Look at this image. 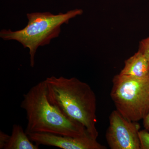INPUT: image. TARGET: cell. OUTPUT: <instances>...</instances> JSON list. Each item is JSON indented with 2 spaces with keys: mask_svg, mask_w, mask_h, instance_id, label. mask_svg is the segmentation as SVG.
<instances>
[{
  "mask_svg": "<svg viewBox=\"0 0 149 149\" xmlns=\"http://www.w3.org/2000/svg\"><path fill=\"white\" fill-rule=\"evenodd\" d=\"M45 81L49 101L67 117L83 125L97 139V98L91 86L74 77L52 76Z\"/></svg>",
  "mask_w": 149,
  "mask_h": 149,
  "instance_id": "cell-1",
  "label": "cell"
},
{
  "mask_svg": "<svg viewBox=\"0 0 149 149\" xmlns=\"http://www.w3.org/2000/svg\"><path fill=\"white\" fill-rule=\"evenodd\" d=\"M23 97L20 107L26 111L25 131L27 135L47 133L72 137L90 135L83 125L67 117L49 101L45 80L32 87Z\"/></svg>",
  "mask_w": 149,
  "mask_h": 149,
  "instance_id": "cell-2",
  "label": "cell"
},
{
  "mask_svg": "<svg viewBox=\"0 0 149 149\" xmlns=\"http://www.w3.org/2000/svg\"><path fill=\"white\" fill-rule=\"evenodd\" d=\"M83 13V10L80 9L57 15L49 12L27 13L28 21L26 27L15 31L10 29H3L0 32V37L5 41L15 40L24 48H28L30 66L34 67L35 54L38 48L49 45L51 40L58 37L61 25L68 24L71 19Z\"/></svg>",
  "mask_w": 149,
  "mask_h": 149,
  "instance_id": "cell-3",
  "label": "cell"
},
{
  "mask_svg": "<svg viewBox=\"0 0 149 149\" xmlns=\"http://www.w3.org/2000/svg\"><path fill=\"white\" fill-rule=\"evenodd\" d=\"M112 83L110 96L116 110L130 121L143 120L149 113V74L139 77L119 73Z\"/></svg>",
  "mask_w": 149,
  "mask_h": 149,
  "instance_id": "cell-4",
  "label": "cell"
},
{
  "mask_svg": "<svg viewBox=\"0 0 149 149\" xmlns=\"http://www.w3.org/2000/svg\"><path fill=\"white\" fill-rule=\"evenodd\" d=\"M106 133L108 145L111 149H141L138 122L128 120L117 110L112 111Z\"/></svg>",
  "mask_w": 149,
  "mask_h": 149,
  "instance_id": "cell-5",
  "label": "cell"
},
{
  "mask_svg": "<svg viewBox=\"0 0 149 149\" xmlns=\"http://www.w3.org/2000/svg\"><path fill=\"white\" fill-rule=\"evenodd\" d=\"M29 139L37 145L51 146L63 149H106L90 135L78 137L61 136L47 133L28 134Z\"/></svg>",
  "mask_w": 149,
  "mask_h": 149,
  "instance_id": "cell-6",
  "label": "cell"
},
{
  "mask_svg": "<svg viewBox=\"0 0 149 149\" xmlns=\"http://www.w3.org/2000/svg\"><path fill=\"white\" fill-rule=\"evenodd\" d=\"M120 74L136 77H144L149 74V61L138 51L126 59Z\"/></svg>",
  "mask_w": 149,
  "mask_h": 149,
  "instance_id": "cell-7",
  "label": "cell"
},
{
  "mask_svg": "<svg viewBox=\"0 0 149 149\" xmlns=\"http://www.w3.org/2000/svg\"><path fill=\"white\" fill-rule=\"evenodd\" d=\"M39 145L34 144L21 125L14 124L11 135L4 149H39Z\"/></svg>",
  "mask_w": 149,
  "mask_h": 149,
  "instance_id": "cell-8",
  "label": "cell"
},
{
  "mask_svg": "<svg viewBox=\"0 0 149 149\" xmlns=\"http://www.w3.org/2000/svg\"><path fill=\"white\" fill-rule=\"evenodd\" d=\"M139 137L141 149H149V131L145 129L140 130Z\"/></svg>",
  "mask_w": 149,
  "mask_h": 149,
  "instance_id": "cell-9",
  "label": "cell"
},
{
  "mask_svg": "<svg viewBox=\"0 0 149 149\" xmlns=\"http://www.w3.org/2000/svg\"><path fill=\"white\" fill-rule=\"evenodd\" d=\"M138 51L143 54L149 61V36L140 42Z\"/></svg>",
  "mask_w": 149,
  "mask_h": 149,
  "instance_id": "cell-10",
  "label": "cell"
},
{
  "mask_svg": "<svg viewBox=\"0 0 149 149\" xmlns=\"http://www.w3.org/2000/svg\"><path fill=\"white\" fill-rule=\"evenodd\" d=\"M10 136L0 131V149H4L6 145L8 143Z\"/></svg>",
  "mask_w": 149,
  "mask_h": 149,
  "instance_id": "cell-11",
  "label": "cell"
},
{
  "mask_svg": "<svg viewBox=\"0 0 149 149\" xmlns=\"http://www.w3.org/2000/svg\"><path fill=\"white\" fill-rule=\"evenodd\" d=\"M143 125L145 129L149 131V113L143 120Z\"/></svg>",
  "mask_w": 149,
  "mask_h": 149,
  "instance_id": "cell-12",
  "label": "cell"
}]
</instances>
